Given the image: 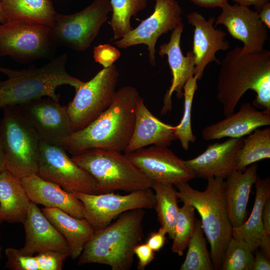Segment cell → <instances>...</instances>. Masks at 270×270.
I'll list each match as a JSON object with an SVG mask.
<instances>
[{
	"instance_id": "cell-1",
	"label": "cell",
	"mask_w": 270,
	"mask_h": 270,
	"mask_svg": "<svg viewBox=\"0 0 270 270\" xmlns=\"http://www.w3.org/2000/svg\"><path fill=\"white\" fill-rule=\"evenodd\" d=\"M241 50L235 46L219 64L216 96L225 116L234 112L248 90L256 94L252 106L262 110L270 109V52L263 49L242 54Z\"/></svg>"
},
{
	"instance_id": "cell-2",
	"label": "cell",
	"mask_w": 270,
	"mask_h": 270,
	"mask_svg": "<svg viewBox=\"0 0 270 270\" xmlns=\"http://www.w3.org/2000/svg\"><path fill=\"white\" fill-rule=\"evenodd\" d=\"M139 96L130 86L116 90L110 106L86 127L74 132L63 147L72 155L92 148L124 152L134 130Z\"/></svg>"
},
{
	"instance_id": "cell-3",
	"label": "cell",
	"mask_w": 270,
	"mask_h": 270,
	"mask_svg": "<svg viewBox=\"0 0 270 270\" xmlns=\"http://www.w3.org/2000/svg\"><path fill=\"white\" fill-rule=\"evenodd\" d=\"M143 208L126 212L114 222L94 231L78 257L79 266L98 264L112 270H128L134 260V249L143 236Z\"/></svg>"
},
{
	"instance_id": "cell-4",
	"label": "cell",
	"mask_w": 270,
	"mask_h": 270,
	"mask_svg": "<svg viewBox=\"0 0 270 270\" xmlns=\"http://www.w3.org/2000/svg\"><path fill=\"white\" fill-rule=\"evenodd\" d=\"M68 55L63 54L38 68L14 70L0 66L6 80L0 81V109L16 106L42 97L59 101L57 88L68 85L77 89L83 82L66 70Z\"/></svg>"
},
{
	"instance_id": "cell-5",
	"label": "cell",
	"mask_w": 270,
	"mask_h": 270,
	"mask_svg": "<svg viewBox=\"0 0 270 270\" xmlns=\"http://www.w3.org/2000/svg\"><path fill=\"white\" fill-rule=\"evenodd\" d=\"M206 189L193 188L188 182L176 184L178 199L193 206L201 218L203 230L210 246V256L214 270H220L222 257L232 237L224 194V179L210 178Z\"/></svg>"
},
{
	"instance_id": "cell-6",
	"label": "cell",
	"mask_w": 270,
	"mask_h": 270,
	"mask_svg": "<svg viewBox=\"0 0 270 270\" xmlns=\"http://www.w3.org/2000/svg\"><path fill=\"white\" fill-rule=\"evenodd\" d=\"M96 180V194L152 188L153 182L122 152L102 148L87 150L71 157Z\"/></svg>"
},
{
	"instance_id": "cell-7",
	"label": "cell",
	"mask_w": 270,
	"mask_h": 270,
	"mask_svg": "<svg viewBox=\"0 0 270 270\" xmlns=\"http://www.w3.org/2000/svg\"><path fill=\"white\" fill-rule=\"evenodd\" d=\"M0 131L5 170L22 178L36 174L40 140L17 106L4 108Z\"/></svg>"
},
{
	"instance_id": "cell-8",
	"label": "cell",
	"mask_w": 270,
	"mask_h": 270,
	"mask_svg": "<svg viewBox=\"0 0 270 270\" xmlns=\"http://www.w3.org/2000/svg\"><path fill=\"white\" fill-rule=\"evenodd\" d=\"M56 46L50 26L14 20L0 24V56L27 64L50 58Z\"/></svg>"
},
{
	"instance_id": "cell-9",
	"label": "cell",
	"mask_w": 270,
	"mask_h": 270,
	"mask_svg": "<svg viewBox=\"0 0 270 270\" xmlns=\"http://www.w3.org/2000/svg\"><path fill=\"white\" fill-rule=\"evenodd\" d=\"M111 12L110 0H94L77 12L70 14L56 13L50 27L56 44L77 52L86 50Z\"/></svg>"
},
{
	"instance_id": "cell-10",
	"label": "cell",
	"mask_w": 270,
	"mask_h": 270,
	"mask_svg": "<svg viewBox=\"0 0 270 270\" xmlns=\"http://www.w3.org/2000/svg\"><path fill=\"white\" fill-rule=\"evenodd\" d=\"M119 72L116 64L103 68L76 90L66 109L75 131L97 118L110 104L116 92Z\"/></svg>"
},
{
	"instance_id": "cell-11",
	"label": "cell",
	"mask_w": 270,
	"mask_h": 270,
	"mask_svg": "<svg viewBox=\"0 0 270 270\" xmlns=\"http://www.w3.org/2000/svg\"><path fill=\"white\" fill-rule=\"evenodd\" d=\"M36 174L71 192L96 194V182L62 146L40 140Z\"/></svg>"
},
{
	"instance_id": "cell-12",
	"label": "cell",
	"mask_w": 270,
	"mask_h": 270,
	"mask_svg": "<svg viewBox=\"0 0 270 270\" xmlns=\"http://www.w3.org/2000/svg\"><path fill=\"white\" fill-rule=\"evenodd\" d=\"M152 188L132 192L126 195L113 192L90 194L74 192L83 204V218L94 230L102 228L122 214L138 208H154L156 200Z\"/></svg>"
},
{
	"instance_id": "cell-13",
	"label": "cell",
	"mask_w": 270,
	"mask_h": 270,
	"mask_svg": "<svg viewBox=\"0 0 270 270\" xmlns=\"http://www.w3.org/2000/svg\"><path fill=\"white\" fill-rule=\"evenodd\" d=\"M40 140L62 146L75 132L66 106L49 97H42L16 106Z\"/></svg>"
},
{
	"instance_id": "cell-14",
	"label": "cell",
	"mask_w": 270,
	"mask_h": 270,
	"mask_svg": "<svg viewBox=\"0 0 270 270\" xmlns=\"http://www.w3.org/2000/svg\"><path fill=\"white\" fill-rule=\"evenodd\" d=\"M182 10L176 0H156L152 14L113 44L120 48L140 44L146 45L150 63L155 66L158 39L162 34L174 30L182 22Z\"/></svg>"
},
{
	"instance_id": "cell-15",
	"label": "cell",
	"mask_w": 270,
	"mask_h": 270,
	"mask_svg": "<svg viewBox=\"0 0 270 270\" xmlns=\"http://www.w3.org/2000/svg\"><path fill=\"white\" fill-rule=\"evenodd\" d=\"M124 154L153 182L175 186L195 178L186 160L177 156L168 146L144 147Z\"/></svg>"
},
{
	"instance_id": "cell-16",
	"label": "cell",
	"mask_w": 270,
	"mask_h": 270,
	"mask_svg": "<svg viewBox=\"0 0 270 270\" xmlns=\"http://www.w3.org/2000/svg\"><path fill=\"white\" fill-rule=\"evenodd\" d=\"M221 8L215 25H224L233 38L243 43L241 53L258 52L264 49L268 38V28L260 19L257 12L248 6L238 4L231 5L228 2Z\"/></svg>"
},
{
	"instance_id": "cell-17",
	"label": "cell",
	"mask_w": 270,
	"mask_h": 270,
	"mask_svg": "<svg viewBox=\"0 0 270 270\" xmlns=\"http://www.w3.org/2000/svg\"><path fill=\"white\" fill-rule=\"evenodd\" d=\"M186 19L194 27L192 50L196 62L194 76L200 80L208 64L212 62L220 64L216 54L218 50H228L230 42L226 40V32L213 25L214 18L206 20L202 14L192 12L186 14Z\"/></svg>"
},
{
	"instance_id": "cell-18",
	"label": "cell",
	"mask_w": 270,
	"mask_h": 270,
	"mask_svg": "<svg viewBox=\"0 0 270 270\" xmlns=\"http://www.w3.org/2000/svg\"><path fill=\"white\" fill-rule=\"evenodd\" d=\"M184 28V24L182 22L172 30L170 41L162 44L158 50V54L162 58L167 56L172 76L171 86L164 98V105L161 110L162 114L172 110L173 92H176L178 98H182L184 84L194 74L196 62L193 52L192 50L188 51L184 56L180 48V39Z\"/></svg>"
},
{
	"instance_id": "cell-19",
	"label": "cell",
	"mask_w": 270,
	"mask_h": 270,
	"mask_svg": "<svg viewBox=\"0 0 270 270\" xmlns=\"http://www.w3.org/2000/svg\"><path fill=\"white\" fill-rule=\"evenodd\" d=\"M243 139L230 138L222 142L210 144L198 156L186 160L195 177L226 178L236 170L237 154L242 146Z\"/></svg>"
},
{
	"instance_id": "cell-20",
	"label": "cell",
	"mask_w": 270,
	"mask_h": 270,
	"mask_svg": "<svg viewBox=\"0 0 270 270\" xmlns=\"http://www.w3.org/2000/svg\"><path fill=\"white\" fill-rule=\"evenodd\" d=\"M25 242L18 249L24 255H34L46 251H58L69 254L64 237L44 215L36 204L30 201L26 218L23 224Z\"/></svg>"
},
{
	"instance_id": "cell-21",
	"label": "cell",
	"mask_w": 270,
	"mask_h": 270,
	"mask_svg": "<svg viewBox=\"0 0 270 270\" xmlns=\"http://www.w3.org/2000/svg\"><path fill=\"white\" fill-rule=\"evenodd\" d=\"M270 124V109L258 110L250 102L242 104L239 110L202 130L205 140L223 138H240L260 127Z\"/></svg>"
},
{
	"instance_id": "cell-22",
	"label": "cell",
	"mask_w": 270,
	"mask_h": 270,
	"mask_svg": "<svg viewBox=\"0 0 270 270\" xmlns=\"http://www.w3.org/2000/svg\"><path fill=\"white\" fill-rule=\"evenodd\" d=\"M30 200L44 207L60 209L76 218H83V204L74 192L34 174L20 178Z\"/></svg>"
},
{
	"instance_id": "cell-23",
	"label": "cell",
	"mask_w": 270,
	"mask_h": 270,
	"mask_svg": "<svg viewBox=\"0 0 270 270\" xmlns=\"http://www.w3.org/2000/svg\"><path fill=\"white\" fill-rule=\"evenodd\" d=\"M174 126L165 124L154 116L139 96L136 102L134 130L124 154L150 145L168 146L177 138Z\"/></svg>"
},
{
	"instance_id": "cell-24",
	"label": "cell",
	"mask_w": 270,
	"mask_h": 270,
	"mask_svg": "<svg viewBox=\"0 0 270 270\" xmlns=\"http://www.w3.org/2000/svg\"><path fill=\"white\" fill-rule=\"evenodd\" d=\"M254 184L255 199L251 214L242 225L232 228V236L248 243L254 252L260 248L263 254L270 260V235L266 234L262 220L263 206L266 200L270 198V178L262 179L258 176Z\"/></svg>"
},
{
	"instance_id": "cell-25",
	"label": "cell",
	"mask_w": 270,
	"mask_h": 270,
	"mask_svg": "<svg viewBox=\"0 0 270 270\" xmlns=\"http://www.w3.org/2000/svg\"><path fill=\"white\" fill-rule=\"evenodd\" d=\"M250 166L242 172L234 171L224 181L226 208L232 228L240 226L246 220L250 194L258 176V164Z\"/></svg>"
},
{
	"instance_id": "cell-26",
	"label": "cell",
	"mask_w": 270,
	"mask_h": 270,
	"mask_svg": "<svg viewBox=\"0 0 270 270\" xmlns=\"http://www.w3.org/2000/svg\"><path fill=\"white\" fill-rule=\"evenodd\" d=\"M20 178L6 170L0 172V220L8 222L26 220L30 204Z\"/></svg>"
},
{
	"instance_id": "cell-27",
	"label": "cell",
	"mask_w": 270,
	"mask_h": 270,
	"mask_svg": "<svg viewBox=\"0 0 270 270\" xmlns=\"http://www.w3.org/2000/svg\"><path fill=\"white\" fill-rule=\"evenodd\" d=\"M42 211L66 239L69 256L73 260L78 258L94 232L92 226L84 218H75L58 208L44 207Z\"/></svg>"
},
{
	"instance_id": "cell-28",
	"label": "cell",
	"mask_w": 270,
	"mask_h": 270,
	"mask_svg": "<svg viewBox=\"0 0 270 270\" xmlns=\"http://www.w3.org/2000/svg\"><path fill=\"white\" fill-rule=\"evenodd\" d=\"M3 23L20 20L51 27L56 12L51 0H0Z\"/></svg>"
},
{
	"instance_id": "cell-29",
	"label": "cell",
	"mask_w": 270,
	"mask_h": 270,
	"mask_svg": "<svg viewBox=\"0 0 270 270\" xmlns=\"http://www.w3.org/2000/svg\"><path fill=\"white\" fill-rule=\"evenodd\" d=\"M5 268L11 270H61L69 254L58 251H46L36 256L24 255L18 249L6 248Z\"/></svg>"
},
{
	"instance_id": "cell-30",
	"label": "cell",
	"mask_w": 270,
	"mask_h": 270,
	"mask_svg": "<svg viewBox=\"0 0 270 270\" xmlns=\"http://www.w3.org/2000/svg\"><path fill=\"white\" fill-rule=\"evenodd\" d=\"M154 192L156 204L154 208L161 226L164 228L168 237L174 238V225L180 208L176 190L174 185L153 182L152 186Z\"/></svg>"
},
{
	"instance_id": "cell-31",
	"label": "cell",
	"mask_w": 270,
	"mask_h": 270,
	"mask_svg": "<svg viewBox=\"0 0 270 270\" xmlns=\"http://www.w3.org/2000/svg\"><path fill=\"white\" fill-rule=\"evenodd\" d=\"M245 138L236 158L237 170L242 172L252 164L270 158V128L255 130Z\"/></svg>"
},
{
	"instance_id": "cell-32",
	"label": "cell",
	"mask_w": 270,
	"mask_h": 270,
	"mask_svg": "<svg viewBox=\"0 0 270 270\" xmlns=\"http://www.w3.org/2000/svg\"><path fill=\"white\" fill-rule=\"evenodd\" d=\"M110 2L112 13L108 23L114 32L112 40H115L133 30L130 20L147 6L148 0H110Z\"/></svg>"
},
{
	"instance_id": "cell-33",
	"label": "cell",
	"mask_w": 270,
	"mask_h": 270,
	"mask_svg": "<svg viewBox=\"0 0 270 270\" xmlns=\"http://www.w3.org/2000/svg\"><path fill=\"white\" fill-rule=\"evenodd\" d=\"M187 248L186 258L180 267V270H214L200 220H196L195 228Z\"/></svg>"
},
{
	"instance_id": "cell-34",
	"label": "cell",
	"mask_w": 270,
	"mask_h": 270,
	"mask_svg": "<svg viewBox=\"0 0 270 270\" xmlns=\"http://www.w3.org/2000/svg\"><path fill=\"white\" fill-rule=\"evenodd\" d=\"M253 250L245 241L232 237L225 250L220 270H252Z\"/></svg>"
},
{
	"instance_id": "cell-35",
	"label": "cell",
	"mask_w": 270,
	"mask_h": 270,
	"mask_svg": "<svg viewBox=\"0 0 270 270\" xmlns=\"http://www.w3.org/2000/svg\"><path fill=\"white\" fill-rule=\"evenodd\" d=\"M198 78L191 76L186 82L183 88L184 97V113L180 123L174 126V134L181 144L182 148L188 150L190 142H194L196 136L192 130L191 114L194 96L198 88Z\"/></svg>"
},
{
	"instance_id": "cell-36",
	"label": "cell",
	"mask_w": 270,
	"mask_h": 270,
	"mask_svg": "<svg viewBox=\"0 0 270 270\" xmlns=\"http://www.w3.org/2000/svg\"><path fill=\"white\" fill-rule=\"evenodd\" d=\"M195 210L193 206L186 203L179 208L171 249L180 256L183 255L194 233L196 220Z\"/></svg>"
},
{
	"instance_id": "cell-37",
	"label": "cell",
	"mask_w": 270,
	"mask_h": 270,
	"mask_svg": "<svg viewBox=\"0 0 270 270\" xmlns=\"http://www.w3.org/2000/svg\"><path fill=\"white\" fill-rule=\"evenodd\" d=\"M120 52L110 44H100L94 47L93 58L95 62L108 68L114 64L120 56Z\"/></svg>"
},
{
	"instance_id": "cell-38",
	"label": "cell",
	"mask_w": 270,
	"mask_h": 270,
	"mask_svg": "<svg viewBox=\"0 0 270 270\" xmlns=\"http://www.w3.org/2000/svg\"><path fill=\"white\" fill-rule=\"evenodd\" d=\"M154 252L147 244H138L134 249V254L138 258V268L144 270L155 258Z\"/></svg>"
},
{
	"instance_id": "cell-39",
	"label": "cell",
	"mask_w": 270,
	"mask_h": 270,
	"mask_svg": "<svg viewBox=\"0 0 270 270\" xmlns=\"http://www.w3.org/2000/svg\"><path fill=\"white\" fill-rule=\"evenodd\" d=\"M167 234L166 230L160 226L157 232H152L146 242L147 244L154 252L159 251L164 245Z\"/></svg>"
},
{
	"instance_id": "cell-40",
	"label": "cell",
	"mask_w": 270,
	"mask_h": 270,
	"mask_svg": "<svg viewBox=\"0 0 270 270\" xmlns=\"http://www.w3.org/2000/svg\"><path fill=\"white\" fill-rule=\"evenodd\" d=\"M256 252L252 270H270V262L262 252L258 251V249L255 250Z\"/></svg>"
},
{
	"instance_id": "cell-41",
	"label": "cell",
	"mask_w": 270,
	"mask_h": 270,
	"mask_svg": "<svg viewBox=\"0 0 270 270\" xmlns=\"http://www.w3.org/2000/svg\"><path fill=\"white\" fill-rule=\"evenodd\" d=\"M262 220L266 234H270V198L264 203L262 212Z\"/></svg>"
},
{
	"instance_id": "cell-42",
	"label": "cell",
	"mask_w": 270,
	"mask_h": 270,
	"mask_svg": "<svg viewBox=\"0 0 270 270\" xmlns=\"http://www.w3.org/2000/svg\"><path fill=\"white\" fill-rule=\"evenodd\" d=\"M258 16L266 28H270V3L266 2L262 5L258 10Z\"/></svg>"
},
{
	"instance_id": "cell-43",
	"label": "cell",
	"mask_w": 270,
	"mask_h": 270,
	"mask_svg": "<svg viewBox=\"0 0 270 270\" xmlns=\"http://www.w3.org/2000/svg\"><path fill=\"white\" fill-rule=\"evenodd\" d=\"M195 4L206 8H221L228 2V0H190Z\"/></svg>"
},
{
	"instance_id": "cell-44",
	"label": "cell",
	"mask_w": 270,
	"mask_h": 270,
	"mask_svg": "<svg viewBox=\"0 0 270 270\" xmlns=\"http://www.w3.org/2000/svg\"><path fill=\"white\" fill-rule=\"evenodd\" d=\"M236 2L238 4L249 6L251 5L254 6L258 10L262 5L269 2V0H232Z\"/></svg>"
},
{
	"instance_id": "cell-45",
	"label": "cell",
	"mask_w": 270,
	"mask_h": 270,
	"mask_svg": "<svg viewBox=\"0 0 270 270\" xmlns=\"http://www.w3.org/2000/svg\"><path fill=\"white\" fill-rule=\"evenodd\" d=\"M5 170V162L0 131V172Z\"/></svg>"
},
{
	"instance_id": "cell-46",
	"label": "cell",
	"mask_w": 270,
	"mask_h": 270,
	"mask_svg": "<svg viewBox=\"0 0 270 270\" xmlns=\"http://www.w3.org/2000/svg\"><path fill=\"white\" fill-rule=\"evenodd\" d=\"M3 23V18H2V8H1V2L0 0V24Z\"/></svg>"
},
{
	"instance_id": "cell-47",
	"label": "cell",
	"mask_w": 270,
	"mask_h": 270,
	"mask_svg": "<svg viewBox=\"0 0 270 270\" xmlns=\"http://www.w3.org/2000/svg\"><path fill=\"white\" fill-rule=\"evenodd\" d=\"M2 248L0 246V261L2 258Z\"/></svg>"
},
{
	"instance_id": "cell-48",
	"label": "cell",
	"mask_w": 270,
	"mask_h": 270,
	"mask_svg": "<svg viewBox=\"0 0 270 270\" xmlns=\"http://www.w3.org/2000/svg\"><path fill=\"white\" fill-rule=\"evenodd\" d=\"M2 222L0 220V225H1V224Z\"/></svg>"
}]
</instances>
